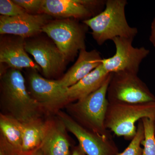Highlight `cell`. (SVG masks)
Segmentation results:
<instances>
[{
	"label": "cell",
	"mask_w": 155,
	"mask_h": 155,
	"mask_svg": "<svg viewBox=\"0 0 155 155\" xmlns=\"http://www.w3.org/2000/svg\"><path fill=\"white\" fill-rule=\"evenodd\" d=\"M144 118L155 120V102L140 104L109 103L105 120L107 130L131 140L135 136V123Z\"/></svg>",
	"instance_id": "4"
},
{
	"label": "cell",
	"mask_w": 155,
	"mask_h": 155,
	"mask_svg": "<svg viewBox=\"0 0 155 155\" xmlns=\"http://www.w3.org/2000/svg\"><path fill=\"white\" fill-rule=\"evenodd\" d=\"M28 85L31 96L44 111H58L69 104L68 87L63 86L60 80L47 79L33 71L28 78Z\"/></svg>",
	"instance_id": "8"
},
{
	"label": "cell",
	"mask_w": 155,
	"mask_h": 155,
	"mask_svg": "<svg viewBox=\"0 0 155 155\" xmlns=\"http://www.w3.org/2000/svg\"><path fill=\"white\" fill-rule=\"evenodd\" d=\"M25 38L20 37H6L1 39L0 62L9 68L20 70L29 68L34 71H41L36 63L29 58L25 48Z\"/></svg>",
	"instance_id": "12"
},
{
	"label": "cell",
	"mask_w": 155,
	"mask_h": 155,
	"mask_svg": "<svg viewBox=\"0 0 155 155\" xmlns=\"http://www.w3.org/2000/svg\"><path fill=\"white\" fill-rule=\"evenodd\" d=\"M14 3L22 7L28 14H42L44 0H13Z\"/></svg>",
	"instance_id": "22"
},
{
	"label": "cell",
	"mask_w": 155,
	"mask_h": 155,
	"mask_svg": "<svg viewBox=\"0 0 155 155\" xmlns=\"http://www.w3.org/2000/svg\"><path fill=\"white\" fill-rule=\"evenodd\" d=\"M51 16L42 14L26 13L15 17L0 16V33L26 38L35 36L50 21Z\"/></svg>",
	"instance_id": "11"
},
{
	"label": "cell",
	"mask_w": 155,
	"mask_h": 155,
	"mask_svg": "<svg viewBox=\"0 0 155 155\" xmlns=\"http://www.w3.org/2000/svg\"><path fill=\"white\" fill-rule=\"evenodd\" d=\"M71 155H86L79 144L74 147Z\"/></svg>",
	"instance_id": "26"
},
{
	"label": "cell",
	"mask_w": 155,
	"mask_h": 155,
	"mask_svg": "<svg viewBox=\"0 0 155 155\" xmlns=\"http://www.w3.org/2000/svg\"><path fill=\"white\" fill-rule=\"evenodd\" d=\"M25 48L33 56L45 77H54L64 70L68 60L54 43L41 39L25 40Z\"/></svg>",
	"instance_id": "10"
},
{
	"label": "cell",
	"mask_w": 155,
	"mask_h": 155,
	"mask_svg": "<svg viewBox=\"0 0 155 155\" xmlns=\"http://www.w3.org/2000/svg\"><path fill=\"white\" fill-rule=\"evenodd\" d=\"M1 134L14 148L22 152L23 124L12 116L0 114Z\"/></svg>",
	"instance_id": "18"
},
{
	"label": "cell",
	"mask_w": 155,
	"mask_h": 155,
	"mask_svg": "<svg viewBox=\"0 0 155 155\" xmlns=\"http://www.w3.org/2000/svg\"><path fill=\"white\" fill-rule=\"evenodd\" d=\"M48 126V121L41 118L23 124L22 152H28L39 147L44 140Z\"/></svg>",
	"instance_id": "17"
},
{
	"label": "cell",
	"mask_w": 155,
	"mask_h": 155,
	"mask_svg": "<svg viewBox=\"0 0 155 155\" xmlns=\"http://www.w3.org/2000/svg\"><path fill=\"white\" fill-rule=\"evenodd\" d=\"M135 136L131 140L128 146L122 153L117 155H142L143 148L141 147L142 142L144 138V130L143 123L141 120L137 123Z\"/></svg>",
	"instance_id": "20"
},
{
	"label": "cell",
	"mask_w": 155,
	"mask_h": 155,
	"mask_svg": "<svg viewBox=\"0 0 155 155\" xmlns=\"http://www.w3.org/2000/svg\"><path fill=\"white\" fill-rule=\"evenodd\" d=\"M87 27L77 19H58L50 20L43 27L42 32L52 40L68 61H72L81 50L86 49Z\"/></svg>",
	"instance_id": "5"
},
{
	"label": "cell",
	"mask_w": 155,
	"mask_h": 155,
	"mask_svg": "<svg viewBox=\"0 0 155 155\" xmlns=\"http://www.w3.org/2000/svg\"><path fill=\"white\" fill-rule=\"evenodd\" d=\"M58 118L77 138L86 155H117L119 149L113 137L100 135L81 126L69 115L59 112Z\"/></svg>",
	"instance_id": "9"
},
{
	"label": "cell",
	"mask_w": 155,
	"mask_h": 155,
	"mask_svg": "<svg viewBox=\"0 0 155 155\" xmlns=\"http://www.w3.org/2000/svg\"><path fill=\"white\" fill-rule=\"evenodd\" d=\"M20 155H44L40 147L36 149L28 152H21Z\"/></svg>",
	"instance_id": "25"
},
{
	"label": "cell",
	"mask_w": 155,
	"mask_h": 155,
	"mask_svg": "<svg viewBox=\"0 0 155 155\" xmlns=\"http://www.w3.org/2000/svg\"><path fill=\"white\" fill-rule=\"evenodd\" d=\"M59 119L48 121L46 134L40 147L44 155H71L67 128Z\"/></svg>",
	"instance_id": "15"
},
{
	"label": "cell",
	"mask_w": 155,
	"mask_h": 155,
	"mask_svg": "<svg viewBox=\"0 0 155 155\" xmlns=\"http://www.w3.org/2000/svg\"><path fill=\"white\" fill-rule=\"evenodd\" d=\"M127 0H106L105 8L101 12L82 22L89 27L94 40L102 45L115 38L132 39L138 34V29L128 24L125 9Z\"/></svg>",
	"instance_id": "2"
},
{
	"label": "cell",
	"mask_w": 155,
	"mask_h": 155,
	"mask_svg": "<svg viewBox=\"0 0 155 155\" xmlns=\"http://www.w3.org/2000/svg\"><path fill=\"white\" fill-rule=\"evenodd\" d=\"M27 13L24 9L13 1H0V14L1 16L12 17Z\"/></svg>",
	"instance_id": "21"
},
{
	"label": "cell",
	"mask_w": 155,
	"mask_h": 155,
	"mask_svg": "<svg viewBox=\"0 0 155 155\" xmlns=\"http://www.w3.org/2000/svg\"><path fill=\"white\" fill-rule=\"evenodd\" d=\"M111 74L106 72L101 64L88 75L68 87L69 104L81 99L98 89Z\"/></svg>",
	"instance_id": "16"
},
{
	"label": "cell",
	"mask_w": 155,
	"mask_h": 155,
	"mask_svg": "<svg viewBox=\"0 0 155 155\" xmlns=\"http://www.w3.org/2000/svg\"><path fill=\"white\" fill-rule=\"evenodd\" d=\"M103 59L97 50H81L77 61L60 79V81L65 87L72 86L99 66Z\"/></svg>",
	"instance_id": "14"
},
{
	"label": "cell",
	"mask_w": 155,
	"mask_h": 155,
	"mask_svg": "<svg viewBox=\"0 0 155 155\" xmlns=\"http://www.w3.org/2000/svg\"><path fill=\"white\" fill-rule=\"evenodd\" d=\"M1 93L3 114L22 124L41 118L44 110L27 91L20 70L9 68L1 73Z\"/></svg>",
	"instance_id": "1"
},
{
	"label": "cell",
	"mask_w": 155,
	"mask_h": 155,
	"mask_svg": "<svg viewBox=\"0 0 155 155\" xmlns=\"http://www.w3.org/2000/svg\"><path fill=\"white\" fill-rule=\"evenodd\" d=\"M107 98L109 103L155 102L154 95L137 74L127 72L112 73Z\"/></svg>",
	"instance_id": "6"
},
{
	"label": "cell",
	"mask_w": 155,
	"mask_h": 155,
	"mask_svg": "<svg viewBox=\"0 0 155 155\" xmlns=\"http://www.w3.org/2000/svg\"><path fill=\"white\" fill-rule=\"evenodd\" d=\"M151 43L155 47V17L151 24L150 33L149 37Z\"/></svg>",
	"instance_id": "24"
},
{
	"label": "cell",
	"mask_w": 155,
	"mask_h": 155,
	"mask_svg": "<svg viewBox=\"0 0 155 155\" xmlns=\"http://www.w3.org/2000/svg\"><path fill=\"white\" fill-rule=\"evenodd\" d=\"M9 143L1 134L0 137V155H20L21 153Z\"/></svg>",
	"instance_id": "23"
},
{
	"label": "cell",
	"mask_w": 155,
	"mask_h": 155,
	"mask_svg": "<svg viewBox=\"0 0 155 155\" xmlns=\"http://www.w3.org/2000/svg\"><path fill=\"white\" fill-rule=\"evenodd\" d=\"M134 39L116 37L113 40L116 52L110 58H103L101 64L109 73L121 72L138 74L142 62L150 54V51L144 47H134Z\"/></svg>",
	"instance_id": "7"
},
{
	"label": "cell",
	"mask_w": 155,
	"mask_h": 155,
	"mask_svg": "<svg viewBox=\"0 0 155 155\" xmlns=\"http://www.w3.org/2000/svg\"><path fill=\"white\" fill-rule=\"evenodd\" d=\"M112 75L111 73L98 89L68 105L70 116L78 124L95 133L107 137H112L105 125L109 104L107 92Z\"/></svg>",
	"instance_id": "3"
},
{
	"label": "cell",
	"mask_w": 155,
	"mask_h": 155,
	"mask_svg": "<svg viewBox=\"0 0 155 155\" xmlns=\"http://www.w3.org/2000/svg\"><path fill=\"white\" fill-rule=\"evenodd\" d=\"M154 130H155V121L154 122Z\"/></svg>",
	"instance_id": "27"
},
{
	"label": "cell",
	"mask_w": 155,
	"mask_h": 155,
	"mask_svg": "<svg viewBox=\"0 0 155 155\" xmlns=\"http://www.w3.org/2000/svg\"><path fill=\"white\" fill-rule=\"evenodd\" d=\"M141 120L144 130V138L141 143L143 146L142 155H155V120L144 118Z\"/></svg>",
	"instance_id": "19"
},
{
	"label": "cell",
	"mask_w": 155,
	"mask_h": 155,
	"mask_svg": "<svg viewBox=\"0 0 155 155\" xmlns=\"http://www.w3.org/2000/svg\"><path fill=\"white\" fill-rule=\"evenodd\" d=\"M42 13L57 18L80 19L82 21L95 16L84 0H44Z\"/></svg>",
	"instance_id": "13"
}]
</instances>
